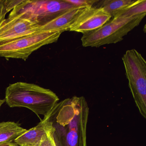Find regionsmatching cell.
Instances as JSON below:
<instances>
[{"instance_id":"cell-19","label":"cell","mask_w":146,"mask_h":146,"mask_svg":"<svg viewBox=\"0 0 146 146\" xmlns=\"http://www.w3.org/2000/svg\"><path fill=\"white\" fill-rule=\"evenodd\" d=\"M12 146H19L18 145H17V144H15V143H13V144H12Z\"/></svg>"},{"instance_id":"cell-15","label":"cell","mask_w":146,"mask_h":146,"mask_svg":"<svg viewBox=\"0 0 146 146\" xmlns=\"http://www.w3.org/2000/svg\"><path fill=\"white\" fill-rule=\"evenodd\" d=\"M54 128H52L42 137L37 146H57L54 137Z\"/></svg>"},{"instance_id":"cell-7","label":"cell","mask_w":146,"mask_h":146,"mask_svg":"<svg viewBox=\"0 0 146 146\" xmlns=\"http://www.w3.org/2000/svg\"><path fill=\"white\" fill-rule=\"evenodd\" d=\"M40 25L27 19L9 16L0 22V42L38 33Z\"/></svg>"},{"instance_id":"cell-9","label":"cell","mask_w":146,"mask_h":146,"mask_svg":"<svg viewBox=\"0 0 146 146\" xmlns=\"http://www.w3.org/2000/svg\"><path fill=\"white\" fill-rule=\"evenodd\" d=\"M87 7H75L63 13L55 18L40 25L38 33L69 31L70 27Z\"/></svg>"},{"instance_id":"cell-12","label":"cell","mask_w":146,"mask_h":146,"mask_svg":"<svg viewBox=\"0 0 146 146\" xmlns=\"http://www.w3.org/2000/svg\"><path fill=\"white\" fill-rule=\"evenodd\" d=\"M133 0H104L98 1L95 7L102 8L113 18L119 13L133 4Z\"/></svg>"},{"instance_id":"cell-10","label":"cell","mask_w":146,"mask_h":146,"mask_svg":"<svg viewBox=\"0 0 146 146\" xmlns=\"http://www.w3.org/2000/svg\"><path fill=\"white\" fill-rule=\"evenodd\" d=\"M52 128V122L46 116L37 125L27 130L13 142L20 146H37L43 136Z\"/></svg>"},{"instance_id":"cell-6","label":"cell","mask_w":146,"mask_h":146,"mask_svg":"<svg viewBox=\"0 0 146 146\" xmlns=\"http://www.w3.org/2000/svg\"><path fill=\"white\" fill-rule=\"evenodd\" d=\"M62 33L42 32L0 42V57L26 60L43 46L57 42Z\"/></svg>"},{"instance_id":"cell-14","label":"cell","mask_w":146,"mask_h":146,"mask_svg":"<svg viewBox=\"0 0 146 146\" xmlns=\"http://www.w3.org/2000/svg\"><path fill=\"white\" fill-rule=\"evenodd\" d=\"M21 1H0V22L5 18L7 13L12 11Z\"/></svg>"},{"instance_id":"cell-1","label":"cell","mask_w":146,"mask_h":146,"mask_svg":"<svg viewBox=\"0 0 146 146\" xmlns=\"http://www.w3.org/2000/svg\"><path fill=\"white\" fill-rule=\"evenodd\" d=\"M89 113L88 105L84 96L67 98L54 106L46 116L54 128L57 146H87Z\"/></svg>"},{"instance_id":"cell-8","label":"cell","mask_w":146,"mask_h":146,"mask_svg":"<svg viewBox=\"0 0 146 146\" xmlns=\"http://www.w3.org/2000/svg\"><path fill=\"white\" fill-rule=\"evenodd\" d=\"M111 19L110 14L102 8L87 7L72 25L69 31L85 34L100 28Z\"/></svg>"},{"instance_id":"cell-5","label":"cell","mask_w":146,"mask_h":146,"mask_svg":"<svg viewBox=\"0 0 146 146\" xmlns=\"http://www.w3.org/2000/svg\"><path fill=\"white\" fill-rule=\"evenodd\" d=\"M75 7L65 0H21L9 16L27 19L40 26Z\"/></svg>"},{"instance_id":"cell-18","label":"cell","mask_w":146,"mask_h":146,"mask_svg":"<svg viewBox=\"0 0 146 146\" xmlns=\"http://www.w3.org/2000/svg\"><path fill=\"white\" fill-rule=\"evenodd\" d=\"M5 102V99H4V100H1V99H0V108H1V107L2 105H3L4 102Z\"/></svg>"},{"instance_id":"cell-2","label":"cell","mask_w":146,"mask_h":146,"mask_svg":"<svg viewBox=\"0 0 146 146\" xmlns=\"http://www.w3.org/2000/svg\"><path fill=\"white\" fill-rule=\"evenodd\" d=\"M5 100L10 107L26 108L36 115L45 117L52 110L59 99L50 90L34 84L18 82L7 88Z\"/></svg>"},{"instance_id":"cell-16","label":"cell","mask_w":146,"mask_h":146,"mask_svg":"<svg viewBox=\"0 0 146 146\" xmlns=\"http://www.w3.org/2000/svg\"><path fill=\"white\" fill-rule=\"evenodd\" d=\"M66 2L78 7H91L99 1L96 0H65Z\"/></svg>"},{"instance_id":"cell-13","label":"cell","mask_w":146,"mask_h":146,"mask_svg":"<svg viewBox=\"0 0 146 146\" xmlns=\"http://www.w3.org/2000/svg\"><path fill=\"white\" fill-rule=\"evenodd\" d=\"M146 15V0H137L119 13L113 17H144Z\"/></svg>"},{"instance_id":"cell-3","label":"cell","mask_w":146,"mask_h":146,"mask_svg":"<svg viewBox=\"0 0 146 146\" xmlns=\"http://www.w3.org/2000/svg\"><path fill=\"white\" fill-rule=\"evenodd\" d=\"M144 17H113L100 28L83 34L81 38L84 47H100L123 40L124 36L138 26Z\"/></svg>"},{"instance_id":"cell-11","label":"cell","mask_w":146,"mask_h":146,"mask_svg":"<svg viewBox=\"0 0 146 146\" xmlns=\"http://www.w3.org/2000/svg\"><path fill=\"white\" fill-rule=\"evenodd\" d=\"M27 130L14 122L0 123V144L12 143Z\"/></svg>"},{"instance_id":"cell-4","label":"cell","mask_w":146,"mask_h":146,"mask_svg":"<svg viewBox=\"0 0 146 146\" xmlns=\"http://www.w3.org/2000/svg\"><path fill=\"white\" fill-rule=\"evenodd\" d=\"M122 59L133 99L141 115L146 119V60L135 49L127 50Z\"/></svg>"},{"instance_id":"cell-17","label":"cell","mask_w":146,"mask_h":146,"mask_svg":"<svg viewBox=\"0 0 146 146\" xmlns=\"http://www.w3.org/2000/svg\"><path fill=\"white\" fill-rule=\"evenodd\" d=\"M13 143H7L0 144V146H12Z\"/></svg>"}]
</instances>
